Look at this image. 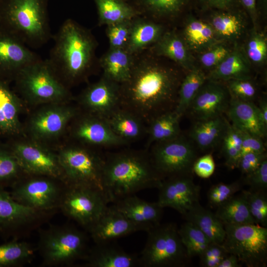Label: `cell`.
<instances>
[{"mask_svg":"<svg viewBox=\"0 0 267 267\" xmlns=\"http://www.w3.org/2000/svg\"><path fill=\"white\" fill-rule=\"evenodd\" d=\"M186 221L191 222L201 229L212 242L222 244L225 236L224 225L215 214L196 204L184 215Z\"/></svg>","mask_w":267,"mask_h":267,"instance_id":"30","label":"cell"},{"mask_svg":"<svg viewBox=\"0 0 267 267\" xmlns=\"http://www.w3.org/2000/svg\"><path fill=\"white\" fill-rule=\"evenodd\" d=\"M149 151L152 162L163 179L190 175L196 158L193 146L181 134L151 145Z\"/></svg>","mask_w":267,"mask_h":267,"instance_id":"13","label":"cell"},{"mask_svg":"<svg viewBox=\"0 0 267 267\" xmlns=\"http://www.w3.org/2000/svg\"><path fill=\"white\" fill-rule=\"evenodd\" d=\"M41 58L14 36L0 28V79L7 82Z\"/></svg>","mask_w":267,"mask_h":267,"instance_id":"16","label":"cell"},{"mask_svg":"<svg viewBox=\"0 0 267 267\" xmlns=\"http://www.w3.org/2000/svg\"><path fill=\"white\" fill-rule=\"evenodd\" d=\"M97 9L99 25L107 26L131 20L136 11L122 0H92Z\"/></svg>","mask_w":267,"mask_h":267,"instance_id":"38","label":"cell"},{"mask_svg":"<svg viewBox=\"0 0 267 267\" xmlns=\"http://www.w3.org/2000/svg\"><path fill=\"white\" fill-rule=\"evenodd\" d=\"M163 34L162 27L157 24L142 20L133 22L126 49L133 55L156 43Z\"/></svg>","mask_w":267,"mask_h":267,"instance_id":"33","label":"cell"},{"mask_svg":"<svg viewBox=\"0 0 267 267\" xmlns=\"http://www.w3.org/2000/svg\"><path fill=\"white\" fill-rule=\"evenodd\" d=\"M226 112L231 124L240 131L262 139L266 136L267 127L260 117L257 106L251 101L230 97Z\"/></svg>","mask_w":267,"mask_h":267,"instance_id":"23","label":"cell"},{"mask_svg":"<svg viewBox=\"0 0 267 267\" xmlns=\"http://www.w3.org/2000/svg\"><path fill=\"white\" fill-rule=\"evenodd\" d=\"M210 6L225 9L229 8L235 0H204Z\"/></svg>","mask_w":267,"mask_h":267,"instance_id":"56","label":"cell"},{"mask_svg":"<svg viewBox=\"0 0 267 267\" xmlns=\"http://www.w3.org/2000/svg\"><path fill=\"white\" fill-rule=\"evenodd\" d=\"M228 254L222 244L212 242L199 256L201 266L218 267Z\"/></svg>","mask_w":267,"mask_h":267,"instance_id":"48","label":"cell"},{"mask_svg":"<svg viewBox=\"0 0 267 267\" xmlns=\"http://www.w3.org/2000/svg\"><path fill=\"white\" fill-rule=\"evenodd\" d=\"M0 28L28 46H42L51 37L47 0H0Z\"/></svg>","mask_w":267,"mask_h":267,"instance_id":"4","label":"cell"},{"mask_svg":"<svg viewBox=\"0 0 267 267\" xmlns=\"http://www.w3.org/2000/svg\"><path fill=\"white\" fill-rule=\"evenodd\" d=\"M80 99L88 114L106 119L121 107L120 85L103 76L89 86Z\"/></svg>","mask_w":267,"mask_h":267,"instance_id":"17","label":"cell"},{"mask_svg":"<svg viewBox=\"0 0 267 267\" xmlns=\"http://www.w3.org/2000/svg\"><path fill=\"white\" fill-rule=\"evenodd\" d=\"M87 237L69 225H50L39 231L37 250L44 267L70 265L87 254Z\"/></svg>","mask_w":267,"mask_h":267,"instance_id":"5","label":"cell"},{"mask_svg":"<svg viewBox=\"0 0 267 267\" xmlns=\"http://www.w3.org/2000/svg\"><path fill=\"white\" fill-rule=\"evenodd\" d=\"M241 188V183L239 181L229 184L220 183L213 185L208 192L209 203L212 206L218 207L234 196Z\"/></svg>","mask_w":267,"mask_h":267,"instance_id":"44","label":"cell"},{"mask_svg":"<svg viewBox=\"0 0 267 267\" xmlns=\"http://www.w3.org/2000/svg\"><path fill=\"white\" fill-rule=\"evenodd\" d=\"M217 37L230 39L237 37L241 30V22L236 15L229 13L215 14L210 24Z\"/></svg>","mask_w":267,"mask_h":267,"instance_id":"41","label":"cell"},{"mask_svg":"<svg viewBox=\"0 0 267 267\" xmlns=\"http://www.w3.org/2000/svg\"><path fill=\"white\" fill-rule=\"evenodd\" d=\"M178 233L189 258L199 257L212 242L201 229L188 221L180 226Z\"/></svg>","mask_w":267,"mask_h":267,"instance_id":"39","label":"cell"},{"mask_svg":"<svg viewBox=\"0 0 267 267\" xmlns=\"http://www.w3.org/2000/svg\"><path fill=\"white\" fill-rule=\"evenodd\" d=\"M54 41L47 60L60 80L73 83L86 77L92 67L96 46L90 31L68 19L54 36Z\"/></svg>","mask_w":267,"mask_h":267,"instance_id":"3","label":"cell"},{"mask_svg":"<svg viewBox=\"0 0 267 267\" xmlns=\"http://www.w3.org/2000/svg\"><path fill=\"white\" fill-rule=\"evenodd\" d=\"M88 250L83 259L88 267H135L140 266L139 259L110 244V242L95 244Z\"/></svg>","mask_w":267,"mask_h":267,"instance_id":"24","label":"cell"},{"mask_svg":"<svg viewBox=\"0 0 267 267\" xmlns=\"http://www.w3.org/2000/svg\"><path fill=\"white\" fill-rule=\"evenodd\" d=\"M57 155L66 183L92 187L105 194L102 185L104 154L90 147L74 146L63 149Z\"/></svg>","mask_w":267,"mask_h":267,"instance_id":"9","label":"cell"},{"mask_svg":"<svg viewBox=\"0 0 267 267\" xmlns=\"http://www.w3.org/2000/svg\"><path fill=\"white\" fill-rule=\"evenodd\" d=\"M217 207L215 215L223 224H256L243 192L233 196Z\"/></svg>","mask_w":267,"mask_h":267,"instance_id":"35","label":"cell"},{"mask_svg":"<svg viewBox=\"0 0 267 267\" xmlns=\"http://www.w3.org/2000/svg\"><path fill=\"white\" fill-rule=\"evenodd\" d=\"M258 107L260 117L264 124L267 127V102L265 99L260 102Z\"/></svg>","mask_w":267,"mask_h":267,"instance_id":"58","label":"cell"},{"mask_svg":"<svg viewBox=\"0 0 267 267\" xmlns=\"http://www.w3.org/2000/svg\"><path fill=\"white\" fill-rule=\"evenodd\" d=\"M132 56L126 49L110 48L100 61L103 76L119 85L126 82L134 63Z\"/></svg>","mask_w":267,"mask_h":267,"instance_id":"28","label":"cell"},{"mask_svg":"<svg viewBox=\"0 0 267 267\" xmlns=\"http://www.w3.org/2000/svg\"><path fill=\"white\" fill-rule=\"evenodd\" d=\"M223 225L225 236L222 245L228 254L248 267L267 266V227L255 223Z\"/></svg>","mask_w":267,"mask_h":267,"instance_id":"8","label":"cell"},{"mask_svg":"<svg viewBox=\"0 0 267 267\" xmlns=\"http://www.w3.org/2000/svg\"><path fill=\"white\" fill-rule=\"evenodd\" d=\"M75 109L66 106H51L44 108L32 118L30 129L35 136L47 139L59 134L68 123L75 117Z\"/></svg>","mask_w":267,"mask_h":267,"instance_id":"22","label":"cell"},{"mask_svg":"<svg viewBox=\"0 0 267 267\" xmlns=\"http://www.w3.org/2000/svg\"><path fill=\"white\" fill-rule=\"evenodd\" d=\"M132 20L107 26L106 34L110 49H126L128 45Z\"/></svg>","mask_w":267,"mask_h":267,"instance_id":"43","label":"cell"},{"mask_svg":"<svg viewBox=\"0 0 267 267\" xmlns=\"http://www.w3.org/2000/svg\"><path fill=\"white\" fill-rule=\"evenodd\" d=\"M227 81L228 91L231 97L248 101H251L255 98L256 89L249 79H234Z\"/></svg>","mask_w":267,"mask_h":267,"instance_id":"46","label":"cell"},{"mask_svg":"<svg viewBox=\"0 0 267 267\" xmlns=\"http://www.w3.org/2000/svg\"><path fill=\"white\" fill-rule=\"evenodd\" d=\"M222 139L226 165L230 169L236 168L241 157V152L226 138Z\"/></svg>","mask_w":267,"mask_h":267,"instance_id":"54","label":"cell"},{"mask_svg":"<svg viewBox=\"0 0 267 267\" xmlns=\"http://www.w3.org/2000/svg\"><path fill=\"white\" fill-rule=\"evenodd\" d=\"M24 174L11 150L0 148V187H11Z\"/></svg>","mask_w":267,"mask_h":267,"instance_id":"40","label":"cell"},{"mask_svg":"<svg viewBox=\"0 0 267 267\" xmlns=\"http://www.w3.org/2000/svg\"><path fill=\"white\" fill-rule=\"evenodd\" d=\"M138 231H142L139 226L112 205L108 206L88 232L95 244H101Z\"/></svg>","mask_w":267,"mask_h":267,"instance_id":"20","label":"cell"},{"mask_svg":"<svg viewBox=\"0 0 267 267\" xmlns=\"http://www.w3.org/2000/svg\"><path fill=\"white\" fill-rule=\"evenodd\" d=\"M20 167L26 174L65 178L58 155L37 144L16 143L11 149Z\"/></svg>","mask_w":267,"mask_h":267,"instance_id":"14","label":"cell"},{"mask_svg":"<svg viewBox=\"0 0 267 267\" xmlns=\"http://www.w3.org/2000/svg\"><path fill=\"white\" fill-rule=\"evenodd\" d=\"M251 216L256 224L267 226V197L265 190L243 191Z\"/></svg>","mask_w":267,"mask_h":267,"instance_id":"42","label":"cell"},{"mask_svg":"<svg viewBox=\"0 0 267 267\" xmlns=\"http://www.w3.org/2000/svg\"><path fill=\"white\" fill-rule=\"evenodd\" d=\"M20 101L11 90L7 82L0 79V135L19 133Z\"/></svg>","mask_w":267,"mask_h":267,"instance_id":"26","label":"cell"},{"mask_svg":"<svg viewBox=\"0 0 267 267\" xmlns=\"http://www.w3.org/2000/svg\"><path fill=\"white\" fill-rule=\"evenodd\" d=\"M106 120L114 134L127 144L147 135V125L125 109L119 108Z\"/></svg>","mask_w":267,"mask_h":267,"instance_id":"25","label":"cell"},{"mask_svg":"<svg viewBox=\"0 0 267 267\" xmlns=\"http://www.w3.org/2000/svg\"><path fill=\"white\" fill-rule=\"evenodd\" d=\"M180 84L178 73L171 68L149 61L134 63L129 79L119 85L121 107L147 125L175 109Z\"/></svg>","mask_w":267,"mask_h":267,"instance_id":"1","label":"cell"},{"mask_svg":"<svg viewBox=\"0 0 267 267\" xmlns=\"http://www.w3.org/2000/svg\"><path fill=\"white\" fill-rule=\"evenodd\" d=\"M56 211H41L15 200L0 187V235L19 239L48 221Z\"/></svg>","mask_w":267,"mask_h":267,"instance_id":"12","label":"cell"},{"mask_svg":"<svg viewBox=\"0 0 267 267\" xmlns=\"http://www.w3.org/2000/svg\"><path fill=\"white\" fill-rule=\"evenodd\" d=\"M227 124L228 121L222 115L199 120L191 129L190 136L199 148L208 149L223 138Z\"/></svg>","mask_w":267,"mask_h":267,"instance_id":"31","label":"cell"},{"mask_svg":"<svg viewBox=\"0 0 267 267\" xmlns=\"http://www.w3.org/2000/svg\"><path fill=\"white\" fill-rule=\"evenodd\" d=\"M66 184L53 177L24 174L11 185L9 192L24 206L41 211H56Z\"/></svg>","mask_w":267,"mask_h":267,"instance_id":"10","label":"cell"},{"mask_svg":"<svg viewBox=\"0 0 267 267\" xmlns=\"http://www.w3.org/2000/svg\"><path fill=\"white\" fill-rule=\"evenodd\" d=\"M180 118L174 110L151 120L147 125V148H149L155 143L171 139L180 135Z\"/></svg>","mask_w":267,"mask_h":267,"instance_id":"32","label":"cell"},{"mask_svg":"<svg viewBox=\"0 0 267 267\" xmlns=\"http://www.w3.org/2000/svg\"><path fill=\"white\" fill-rule=\"evenodd\" d=\"M247 57L256 64H261L267 57V42L264 36L257 32L252 33L246 46Z\"/></svg>","mask_w":267,"mask_h":267,"instance_id":"45","label":"cell"},{"mask_svg":"<svg viewBox=\"0 0 267 267\" xmlns=\"http://www.w3.org/2000/svg\"><path fill=\"white\" fill-rule=\"evenodd\" d=\"M113 206L131 222L146 232L160 223L163 208L157 202H150L132 195L118 199Z\"/></svg>","mask_w":267,"mask_h":267,"instance_id":"21","label":"cell"},{"mask_svg":"<svg viewBox=\"0 0 267 267\" xmlns=\"http://www.w3.org/2000/svg\"><path fill=\"white\" fill-rule=\"evenodd\" d=\"M74 135L81 142L97 147L112 148L127 144L114 134L106 119L88 113L76 123Z\"/></svg>","mask_w":267,"mask_h":267,"instance_id":"19","label":"cell"},{"mask_svg":"<svg viewBox=\"0 0 267 267\" xmlns=\"http://www.w3.org/2000/svg\"><path fill=\"white\" fill-rule=\"evenodd\" d=\"M230 51L225 46L217 44L200 56V62L205 68L212 70L227 56Z\"/></svg>","mask_w":267,"mask_h":267,"instance_id":"49","label":"cell"},{"mask_svg":"<svg viewBox=\"0 0 267 267\" xmlns=\"http://www.w3.org/2000/svg\"><path fill=\"white\" fill-rule=\"evenodd\" d=\"M35 248L19 239L0 245V267H18L30 264L35 257Z\"/></svg>","mask_w":267,"mask_h":267,"instance_id":"37","label":"cell"},{"mask_svg":"<svg viewBox=\"0 0 267 267\" xmlns=\"http://www.w3.org/2000/svg\"><path fill=\"white\" fill-rule=\"evenodd\" d=\"M241 133L242 143L241 156L249 152H265V147L262 138L245 132L241 131Z\"/></svg>","mask_w":267,"mask_h":267,"instance_id":"53","label":"cell"},{"mask_svg":"<svg viewBox=\"0 0 267 267\" xmlns=\"http://www.w3.org/2000/svg\"><path fill=\"white\" fill-rule=\"evenodd\" d=\"M245 183L251 187V190H265L267 187V159L253 172L246 175Z\"/></svg>","mask_w":267,"mask_h":267,"instance_id":"50","label":"cell"},{"mask_svg":"<svg viewBox=\"0 0 267 267\" xmlns=\"http://www.w3.org/2000/svg\"><path fill=\"white\" fill-rule=\"evenodd\" d=\"M210 81L203 85L187 110L198 121L221 116L229 105L228 91L216 81Z\"/></svg>","mask_w":267,"mask_h":267,"instance_id":"18","label":"cell"},{"mask_svg":"<svg viewBox=\"0 0 267 267\" xmlns=\"http://www.w3.org/2000/svg\"><path fill=\"white\" fill-rule=\"evenodd\" d=\"M257 0H240L242 5L248 11L249 13L254 19L256 14Z\"/></svg>","mask_w":267,"mask_h":267,"instance_id":"57","label":"cell"},{"mask_svg":"<svg viewBox=\"0 0 267 267\" xmlns=\"http://www.w3.org/2000/svg\"><path fill=\"white\" fill-rule=\"evenodd\" d=\"M147 239L139 258L144 267H182L190 261L176 224L159 223L147 231Z\"/></svg>","mask_w":267,"mask_h":267,"instance_id":"6","label":"cell"},{"mask_svg":"<svg viewBox=\"0 0 267 267\" xmlns=\"http://www.w3.org/2000/svg\"><path fill=\"white\" fill-rule=\"evenodd\" d=\"M144 5L151 12L159 15H169L179 12L186 0H142Z\"/></svg>","mask_w":267,"mask_h":267,"instance_id":"47","label":"cell"},{"mask_svg":"<svg viewBox=\"0 0 267 267\" xmlns=\"http://www.w3.org/2000/svg\"><path fill=\"white\" fill-rule=\"evenodd\" d=\"M267 159L265 152H249L242 155L238 162V168L246 175L257 169L262 163Z\"/></svg>","mask_w":267,"mask_h":267,"instance_id":"51","label":"cell"},{"mask_svg":"<svg viewBox=\"0 0 267 267\" xmlns=\"http://www.w3.org/2000/svg\"><path fill=\"white\" fill-rule=\"evenodd\" d=\"M250 67L247 59L238 48L230 51L227 56L215 68L208 77L214 81L234 79H250Z\"/></svg>","mask_w":267,"mask_h":267,"instance_id":"29","label":"cell"},{"mask_svg":"<svg viewBox=\"0 0 267 267\" xmlns=\"http://www.w3.org/2000/svg\"><path fill=\"white\" fill-rule=\"evenodd\" d=\"M109 203L104 192L98 189L66 183L59 209L88 231L107 209Z\"/></svg>","mask_w":267,"mask_h":267,"instance_id":"11","label":"cell"},{"mask_svg":"<svg viewBox=\"0 0 267 267\" xmlns=\"http://www.w3.org/2000/svg\"><path fill=\"white\" fill-rule=\"evenodd\" d=\"M24 96L36 103L57 102L67 99L69 91L47 59L41 58L23 69L15 79Z\"/></svg>","mask_w":267,"mask_h":267,"instance_id":"7","label":"cell"},{"mask_svg":"<svg viewBox=\"0 0 267 267\" xmlns=\"http://www.w3.org/2000/svg\"><path fill=\"white\" fill-rule=\"evenodd\" d=\"M155 51L167 57L188 71L194 67V59L184 39L174 32H168L155 43Z\"/></svg>","mask_w":267,"mask_h":267,"instance_id":"27","label":"cell"},{"mask_svg":"<svg viewBox=\"0 0 267 267\" xmlns=\"http://www.w3.org/2000/svg\"><path fill=\"white\" fill-rule=\"evenodd\" d=\"M159 189L158 203L163 208H172L182 216L199 203L200 187L190 175L163 179Z\"/></svg>","mask_w":267,"mask_h":267,"instance_id":"15","label":"cell"},{"mask_svg":"<svg viewBox=\"0 0 267 267\" xmlns=\"http://www.w3.org/2000/svg\"><path fill=\"white\" fill-rule=\"evenodd\" d=\"M163 179L148 149H125L104 155L102 185L109 202L143 189L158 188Z\"/></svg>","mask_w":267,"mask_h":267,"instance_id":"2","label":"cell"},{"mask_svg":"<svg viewBox=\"0 0 267 267\" xmlns=\"http://www.w3.org/2000/svg\"><path fill=\"white\" fill-rule=\"evenodd\" d=\"M215 163L211 154H206L195 160L192 166V171L203 178H210L214 173Z\"/></svg>","mask_w":267,"mask_h":267,"instance_id":"52","label":"cell"},{"mask_svg":"<svg viewBox=\"0 0 267 267\" xmlns=\"http://www.w3.org/2000/svg\"><path fill=\"white\" fill-rule=\"evenodd\" d=\"M207 77L200 68L194 66L180 84L175 111L181 117L187 111L197 93L205 83Z\"/></svg>","mask_w":267,"mask_h":267,"instance_id":"36","label":"cell"},{"mask_svg":"<svg viewBox=\"0 0 267 267\" xmlns=\"http://www.w3.org/2000/svg\"><path fill=\"white\" fill-rule=\"evenodd\" d=\"M238 258L234 255L229 254L221 262L218 267H241Z\"/></svg>","mask_w":267,"mask_h":267,"instance_id":"55","label":"cell"},{"mask_svg":"<svg viewBox=\"0 0 267 267\" xmlns=\"http://www.w3.org/2000/svg\"><path fill=\"white\" fill-rule=\"evenodd\" d=\"M218 37L210 24L190 18L184 28L183 39L190 49L201 50L218 44Z\"/></svg>","mask_w":267,"mask_h":267,"instance_id":"34","label":"cell"}]
</instances>
